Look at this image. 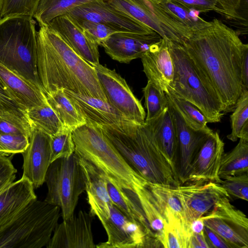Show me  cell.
Listing matches in <instances>:
<instances>
[{"instance_id": "52a82bcc", "label": "cell", "mask_w": 248, "mask_h": 248, "mask_svg": "<svg viewBox=\"0 0 248 248\" xmlns=\"http://www.w3.org/2000/svg\"><path fill=\"white\" fill-rule=\"evenodd\" d=\"M166 39L173 65V79L168 93L194 105L208 123L219 122L225 114L217 94L198 70L183 46Z\"/></svg>"}, {"instance_id": "f546056e", "label": "cell", "mask_w": 248, "mask_h": 248, "mask_svg": "<svg viewBox=\"0 0 248 248\" xmlns=\"http://www.w3.org/2000/svg\"><path fill=\"white\" fill-rule=\"evenodd\" d=\"M172 18L188 28L193 33L208 26V22L199 16V12L190 9L174 0H154Z\"/></svg>"}, {"instance_id": "8992f818", "label": "cell", "mask_w": 248, "mask_h": 248, "mask_svg": "<svg viewBox=\"0 0 248 248\" xmlns=\"http://www.w3.org/2000/svg\"><path fill=\"white\" fill-rule=\"evenodd\" d=\"M61 215L57 205L37 199L0 227V248H42L47 246Z\"/></svg>"}, {"instance_id": "ac0fdd59", "label": "cell", "mask_w": 248, "mask_h": 248, "mask_svg": "<svg viewBox=\"0 0 248 248\" xmlns=\"http://www.w3.org/2000/svg\"><path fill=\"white\" fill-rule=\"evenodd\" d=\"M172 111L177 139L176 171L181 184L186 183L190 166L201 146L211 132L195 130L185 122L169 103Z\"/></svg>"}, {"instance_id": "ba28073f", "label": "cell", "mask_w": 248, "mask_h": 248, "mask_svg": "<svg viewBox=\"0 0 248 248\" xmlns=\"http://www.w3.org/2000/svg\"><path fill=\"white\" fill-rule=\"evenodd\" d=\"M45 182L48 189L45 201L60 207L63 220L72 216L86 190L84 173L77 155L74 152L69 157L51 163Z\"/></svg>"}, {"instance_id": "e575fe53", "label": "cell", "mask_w": 248, "mask_h": 248, "mask_svg": "<svg viewBox=\"0 0 248 248\" xmlns=\"http://www.w3.org/2000/svg\"><path fill=\"white\" fill-rule=\"evenodd\" d=\"M26 114L31 124L51 136L65 127L48 103L28 109Z\"/></svg>"}, {"instance_id": "816d5d0a", "label": "cell", "mask_w": 248, "mask_h": 248, "mask_svg": "<svg viewBox=\"0 0 248 248\" xmlns=\"http://www.w3.org/2000/svg\"><path fill=\"white\" fill-rule=\"evenodd\" d=\"M191 229L193 233H201L203 231L204 223L202 220L198 218L191 223Z\"/></svg>"}, {"instance_id": "9a60e30c", "label": "cell", "mask_w": 248, "mask_h": 248, "mask_svg": "<svg viewBox=\"0 0 248 248\" xmlns=\"http://www.w3.org/2000/svg\"><path fill=\"white\" fill-rule=\"evenodd\" d=\"M31 124L29 144L22 153V176L28 179L35 189L45 183L46 174L51 164V136Z\"/></svg>"}, {"instance_id": "ab89813d", "label": "cell", "mask_w": 248, "mask_h": 248, "mask_svg": "<svg viewBox=\"0 0 248 248\" xmlns=\"http://www.w3.org/2000/svg\"><path fill=\"white\" fill-rule=\"evenodd\" d=\"M215 12L230 20L244 22L248 26V0H215Z\"/></svg>"}, {"instance_id": "5b68a950", "label": "cell", "mask_w": 248, "mask_h": 248, "mask_svg": "<svg viewBox=\"0 0 248 248\" xmlns=\"http://www.w3.org/2000/svg\"><path fill=\"white\" fill-rule=\"evenodd\" d=\"M35 24L28 16L0 19V64L45 93L37 72Z\"/></svg>"}, {"instance_id": "74e56055", "label": "cell", "mask_w": 248, "mask_h": 248, "mask_svg": "<svg viewBox=\"0 0 248 248\" xmlns=\"http://www.w3.org/2000/svg\"><path fill=\"white\" fill-rule=\"evenodd\" d=\"M32 125L27 116L0 110V134L23 135L29 138Z\"/></svg>"}, {"instance_id": "7402d4cb", "label": "cell", "mask_w": 248, "mask_h": 248, "mask_svg": "<svg viewBox=\"0 0 248 248\" xmlns=\"http://www.w3.org/2000/svg\"><path fill=\"white\" fill-rule=\"evenodd\" d=\"M144 122L152 132L159 148L178 177L176 171L177 139L172 111L169 103L168 106L160 115Z\"/></svg>"}, {"instance_id": "ffe728a7", "label": "cell", "mask_w": 248, "mask_h": 248, "mask_svg": "<svg viewBox=\"0 0 248 248\" xmlns=\"http://www.w3.org/2000/svg\"><path fill=\"white\" fill-rule=\"evenodd\" d=\"M140 59L148 80L168 93L173 79V65L167 39L161 38L153 44Z\"/></svg>"}, {"instance_id": "f1b7e54d", "label": "cell", "mask_w": 248, "mask_h": 248, "mask_svg": "<svg viewBox=\"0 0 248 248\" xmlns=\"http://www.w3.org/2000/svg\"><path fill=\"white\" fill-rule=\"evenodd\" d=\"M79 159L84 173L87 199L101 204L112 203L108 191V179L89 163Z\"/></svg>"}, {"instance_id": "f907efd6", "label": "cell", "mask_w": 248, "mask_h": 248, "mask_svg": "<svg viewBox=\"0 0 248 248\" xmlns=\"http://www.w3.org/2000/svg\"><path fill=\"white\" fill-rule=\"evenodd\" d=\"M241 74L244 88L248 89V51L246 52L243 58Z\"/></svg>"}, {"instance_id": "b9f144b4", "label": "cell", "mask_w": 248, "mask_h": 248, "mask_svg": "<svg viewBox=\"0 0 248 248\" xmlns=\"http://www.w3.org/2000/svg\"><path fill=\"white\" fill-rule=\"evenodd\" d=\"M40 0H1V16H28L33 17Z\"/></svg>"}, {"instance_id": "f6af8a7d", "label": "cell", "mask_w": 248, "mask_h": 248, "mask_svg": "<svg viewBox=\"0 0 248 248\" xmlns=\"http://www.w3.org/2000/svg\"><path fill=\"white\" fill-rule=\"evenodd\" d=\"M13 155L0 154V192L13 182L16 177L17 170L11 161Z\"/></svg>"}, {"instance_id": "5bb4252c", "label": "cell", "mask_w": 248, "mask_h": 248, "mask_svg": "<svg viewBox=\"0 0 248 248\" xmlns=\"http://www.w3.org/2000/svg\"><path fill=\"white\" fill-rule=\"evenodd\" d=\"M93 217L81 210L56 227L47 248H94Z\"/></svg>"}, {"instance_id": "d6986e66", "label": "cell", "mask_w": 248, "mask_h": 248, "mask_svg": "<svg viewBox=\"0 0 248 248\" xmlns=\"http://www.w3.org/2000/svg\"><path fill=\"white\" fill-rule=\"evenodd\" d=\"M57 32L80 58L93 66L99 63L98 45L68 14L54 18L47 25Z\"/></svg>"}, {"instance_id": "681fc988", "label": "cell", "mask_w": 248, "mask_h": 248, "mask_svg": "<svg viewBox=\"0 0 248 248\" xmlns=\"http://www.w3.org/2000/svg\"><path fill=\"white\" fill-rule=\"evenodd\" d=\"M211 248L204 230L201 233H193L191 236L189 248Z\"/></svg>"}, {"instance_id": "7bdbcfd3", "label": "cell", "mask_w": 248, "mask_h": 248, "mask_svg": "<svg viewBox=\"0 0 248 248\" xmlns=\"http://www.w3.org/2000/svg\"><path fill=\"white\" fill-rule=\"evenodd\" d=\"M72 17L87 35L98 46L111 34L117 32L100 23Z\"/></svg>"}, {"instance_id": "4316f807", "label": "cell", "mask_w": 248, "mask_h": 248, "mask_svg": "<svg viewBox=\"0 0 248 248\" xmlns=\"http://www.w3.org/2000/svg\"><path fill=\"white\" fill-rule=\"evenodd\" d=\"M46 95L48 104L65 127L73 131L86 124L85 119L65 94L63 89H57Z\"/></svg>"}, {"instance_id": "3957f363", "label": "cell", "mask_w": 248, "mask_h": 248, "mask_svg": "<svg viewBox=\"0 0 248 248\" xmlns=\"http://www.w3.org/2000/svg\"><path fill=\"white\" fill-rule=\"evenodd\" d=\"M98 126L129 166L146 181L172 187L181 185L145 122L125 120Z\"/></svg>"}, {"instance_id": "603a6c76", "label": "cell", "mask_w": 248, "mask_h": 248, "mask_svg": "<svg viewBox=\"0 0 248 248\" xmlns=\"http://www.w3.org/2000/svg\"><path fill=\"white\" fill-rule=\"evenodd\" d=\"M31 182L22 176L0 192V227L11 220L30 202L37 199Z\"/></svg>"}, {"instance_id": "d6a6232c", "label": "cell", "mask_w": 248, "mask_h": 248, "mask_svg": "<svg viewBox=\"0 0 248 248\" xmlns=\"http://www.w3.org/2000/svg\"><path fill=\"white\" fill-rule=\"evenodd\" d=\"M146 186L162 216L164 213L170 211L185 218L175 187L149 182Z\"/></svg>"}, {"instance_id": "7c38bea8", "label": "cell", "mask_w": 248, "mask_h": 248, "mask_svg": "<svg viewBox=\"0 0 248 248\" xmlns=\"http://www.w3.org/2000/svg\"><path fill=\"white\" fill-rule=\"evenodd\" d=\"M67 14L75 18L103 24L117 32L150 33L155 31L145 24L116 9L107 0L90 1L75 8Z\"/></svg>"}, {"instance_id": "30bf717a", "label": "cell", "mask_w": 248, "mask_h": 248, "mask_svg": "<svg viewBox=\"0 0 248 248\" xmlns=\"http://www.w3.org/2000/svg\"><path fill=\"white\" fill-rule=\"evenodd\" d=\"M223 197L201 217L204 225L223 238L231 248H248V219Z\"/></svg>"}, {"instance_id": "db71d44e", "label": "cell", "mask_w": 248, "mask_h": 248, "mask_svg": "<svg viewBox=\"0 0 248 248\" xmlns=\"http://www.w3.org/2000/svg\"><path fill=\"white\" fill-rule=\"evenodd\" d=\"M1 0H0V19L1 18Z\"/></svg>"}, {"instance_id": "bcb514c9", "label": "cell", "mask_w": 248, "mask_h": 248, "mask_svg": "<svg viewBox=\"0 0 248 248\" xmlns=\"http://www.w3.org/2000/svg\"><path fill=\"white\" fill-rule=\"evenodd\" d=\"M0 110L9 111L22 115L26 111L16 102L0 78Z\"/></svg>"}, {"instance_id": "cb8c5ba5", "label": "cell", "mask_w": 248, "mask_h": 248, "mask_svg": "<svg viewBox=\"0 0 248 248\" xmlns=\"http://www.w3.org/2000/svg\"><path fill=\"white\" fill-rule=\"evenodd\" d=\"M0 78L14 100L24 111L47 103L44 92L1 64Z\"/></svg>"}, {"instance_id": "2e32d148", "label": "cell", "mask_w": 248, "mask_h": 248, "mask_svg": "<svg viewBox=\"0 0 248 248\" xmlns=\"http://www.w3.org/2000/svg\"><path fill=\"white\" fill-rule=\"evenodd\" d=\"M224 143L218 131H212L201 146L190 166L186 182L219 183L218 176Z\"/></svg>"}, {"instance_id": "83f0119b", "label": "cell", "mask_w": 248, "mask_h": 248, "mask_svg": "<svg viewBox=\"0 0 248 248\" xmlns=\"http://www.w3.org/2000/svg\"><path fill=\"white\" fill-rule=\"evenodd\" d=\"M248 171V140L240 138L237 144L222 155L218 176L222 179L228 176Z\"/></svg>"}, {"instance_id": "4fadbf2b", "label": "cell", "mask_w": 248, "mask_h": 248, "mask_svg": "<svg viewBox=\"0 0 248 248\" xmlns=\"http://www.w3.org/2000/svg\"><path fill=\"white\" fill-rule=\"evenodd\" d=\"M175 188L185 217L190 223L211 211L222 198H230L219 183L212 181L181 184Z\"/></svg>"}, {"instance_id": "ee69618b", "label": "cell", "mask_w": 248, "mask_h": 248, "mask_svg": "<svg viewBox=\"0 0 248 248\" xmlns=\"http://www.w3.org/2000/svg\"><path fill=\"white\" fill-rule=\"evenodd\" d=\"M29 144V138L23 135L0 134V146L9 155L22 153Z\"/></svg>"}, {"instance_id": "e0dca14e", "label": "cell", "mask_w": 248, "mask_h": 248, "mask_svg": "<svg viewBox=\"0 0 248 248\" xmlns=\"http://www.w3.org/2000/svg\"><path fill=\"white\" fill-rule=\"evenodd\" d=\"M161 38L155 31L150 33L120 31L111 34L100 46L113 60L128 63L134 59L140 58L151 46Z\"/></svg>"}, {"instance_id": "c3c4849f", "label": "cell", "mask_w": 248, "mask_h": 248, "mask_svg": "<svg viewBox=\"0 0 248 248\" xmlns=\"http://www.w3.org/2000/svg\"><path fill=\"white\" fill-rule=\"evenodd\" d=\"M203 230L211 248H231L223 238L205 225Z\"/></svg>"}, {"instance_id": "836d02e7", "label": "cell", "mask_w": 248, "mask_h": 248, "mask_svg": "<svg viewBox=\"0 0 248 248\" xmlns=\"http://www.w3.org/2000/svg\"><path fill=\"white\" fill-rule=\"evenodd\" d=\"M165 94L169 103L179 113L188 126L195 130L213 131L207 126L208 122L205 116L194 105L170 93Z\"/></svg>"}, {"instance_id": "44dd1931", "label": "cell", "mask_w": 248, "mask_h": 248, "mask_svg": "<svg viewBox=\"0 0 248 248\" xmlns=\"http://www.w3.org/2000/svg\"><path fill=\"white\" fill-rule=\"evenodd\" d=\"M63 92L87 124L96 126L111 125L126 120L107 101L65 89Z\"/></svg>"}, {"instance_id": "484cf974", "label": "cell", "mask_w": 248, "mask_h": 248, "mask_svg": "<svg viewBox=\"0 0 248 248\" xmlns=\"http://www.w3.org/2000/svg\"><path fill=\"white\" fill-rule=\"evenodd\" d=\"M107 189L113 204L126 216L143 225L152 238H155L148 227L136 193L130 190L119 188L108 180Z\"/></svg>"}, {"instance_id": "1f68e13d", "label": "cell", "mask_w": 248, "mask_h": 248, "mask_svg": "<svg viewBox=\"0 0 248 248\" xmlns=\"http://www.w3.org/2000/svg\"><path fill=\"white\" fill-rule=\"evenodd\" d=\"M94 0H40L33 16L40 26H46L54 18Z\"/></svg>"}, {"instance_id": "d4e9b609", "label": "cell", "mask_w": 248, "mask_h": 248, "mask_svg": "<svg viewBox=\"0 0 248 248\" xmlns=\"http://www.w3.org/2000/svg\"><path fill=\"white\" fill-rule=\"evenodd\" d=\"M164 227L160 239L162 247L189 248L193 234L191 223L185 218L169 211L162 215Z\"/></svg>"}, {"instance_id": "8fae6325", "label": "cell", "mask_w": 248, "mask_h": 248, "mask_svg": "<svg viewBox=\"0 0 248 248\" xmlns=\"http://www.w3.org/2000/svg\"><path fill=\"white\" fill-rule=\"evenodd\" d=\"M93 66L108 102L126 120L137 123L144 122V109L124 79L114 70L100 63Z\"/></svg>"}, {"instance_id": "8d00e7d4", "label": "cell", "mask_w": 248, "mask_h": 248, "mask_svg": "<svg viewBox=\"0 0 248 248\" xmlns=\"http://www.w3.org/2000/svg\"><path fill=\"white\" fill-rule=\"evenodd\" d=\"M142 91L147 110L145 121H149L160 115L168 106L169 101L165 93L149 80Z\"/></svg>"}, {"instance_id": "7dc6e473", "label": "cell", "mask_w": 248, "mask_h": 248, "mask_svg": "<svg viewBox=\"0 0 248 248\" xmlns=\"http://www.w3.org/2000/svg\"><path fill=\"white\" fill-rule=\"evenodd\" d=\"M185 7L198 12L206 13L215 11L217 3L215 0H174Z\"/></svg>"}, {"instance_id": "f35d334b", "label": "cell", "mask_w": 248, "mask_h": 248, "mask_svg": "<svg viewBox=\"0 0 248 248\" xmlns=\"http://www.w3.org/2000/svg\"><path fill=\"white\" fill-rule=\"evenodd\" d=\"M72 131L64 127L60 132L51 136V163L59 158L69 157L75 152Z\"/></svg>"}, {"instance_id": "9c48e42d", "label": "cell", "mask_w": 248, "mask_h": 248, "mask_svg": "<svg viewBox=\"0 0 248 248\" xmlns=\"http://www.w3.org/2000/svg\"><path fill=\"white\" fill-rule=\"evenodd\" d=\"M90 213L96 216L108 236L106 242L97 248H149L153 238L147 229L139 222L123 213L113 203L100 205L88 203Z\"/></svg>"}, {"instance_id": "277c9868", "label": "cell", "mask_w": 248, "mask_h": 248, "mask_svg": "<svg viewBox=\"0 0 248 248\" xmlns=\"http://www.w3.org/2000/svg\"><path fill=\"white\" fill-rule=\"evenodd\" d=\"M75 153L117 187L135 192L148 182L135 172L100 127L85 124L72 131Z\"/></svg>"}, {"instance_id": "f5cc1de1", "label": "cell", "mask_w": 248, "mask_h": 248, "mask_svg": "<svg viewBox=\"0 0 248 248\" xmlns=\"http://www.w3.org/2000/svg\"><path fill=\"white\" fill-rule=\"evenodd\" d=\"M0 154L7 155V156L11 155H8L0 146Z\"/></svg>"}, {"instance_id": "60d3db41", "label": "cell", "mask_w": 248, "mask_h": 248, "mask_svg": "<svg viewBox=\"0 0 248 248\" xmlns=\"http://www.w3.org/2000/svg\"><path fill=\"white\" fill-rule=\"evenodd\" d=\"M219 184L230 197L248 201V173L228 176L220 179Z\"/></svg>"}, {"instance_id": "4dcf8cb0", "label": "cell", "mask_w": 248, "mask_h": 248, "mask_svg": "<svg viewBox=\"0 0 248 248\" xmlns=\"http://www.w3.org/2000/svg\"><path fill=\"white\" fill-rule=\"evenodd\" d=\"M146 185L137 187L135 192L139 199L148 227L160 247H161L160 241L164 227V218L155 204Z\"/></svg>"}, {"instance_id": "7a4b0ae2", "label": "cell", "mask_w": 248, "mask_h": 248, "mask_svg": "<svg viewBox=\"0 0 248 248\" xmlns=\"http://www.w3.org/2000/svg\"><path fill=\"white\" fill-rule=\"evenodd\" d=\"M37 67L46 94L63 89L107 101L94 67L47 26L37 32Z\"/></svg>"}, {"instance_id": "6da1fadb", "label": "cell", "mask_w": 248, "mask_h": 248, "mask_svg": "<svg viewBox=\"0 0 248 248\" xmlns=\"http://www.w3.org/2000/svg\"><path fill=\"white\" fill-rule=\"evenodd\" d=\"M202 76L217 94L224 114L232 111L244 86L241 65L248 45L221 20L193 33L183 45Z\"/></svg>"}, {"instance_id": "d590c367", "label": "cell", "mask_w": 248, "mask_h": 248, "mask_svg": "<svg viewBox=\"0 0 248 248\" xmlns=\"http://www.w3.org/2000/svg\"><path fill=\"white\" fill-rule=\"evenodd\" d=\"M230 115L231 132L227 138L232 141L248 140V89L244 88Z\"/></svg>"}]
</instances>
